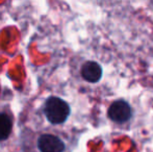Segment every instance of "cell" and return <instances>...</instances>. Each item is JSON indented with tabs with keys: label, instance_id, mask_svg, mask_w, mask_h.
I'll use <instances>...</instances> for the list:
<instances>
[{
	"label": "cell",
	"instance_id": "6da1fadb",
	"mask_svg": "<svg viewBox=\"0 0 153 152\" xmlns=\"http://www.w3.org/2000/svg\"><path fill=\"white\" fill-rule=\"evenodd\" d=\"M43 110L47 120L53 125H59L66 122L71 113L69 104L56 96H51L46 100Z\"/></svg>",
	"mask_w": 153,
	"mask_h": 152
},
{
	"label": "cell",
	"instance_id": "7a4b0ae2",
	"mask_svg": "<svg viewBox=\"0 0 153 152\" xmlns=\"http://www.w3.org/2000/svg\"><path fill=\"white\" fill-rule=\"evenodd\" d=\"M109 119L115 123L123 124L128 122L132 118L133 112L130 104L125 100H117L114 101L108 108L107 112Z\"/></svg>",
	"mask_w": 153,
	"mask_h": 152
},
{
	"label": "cell",
	"instance_id": "3957f363",
	"mask_svg": "<svg viewBox=\"0 0 153 152\" xmlns=\"http://www.w3.org/2000/svg\"><path fill=\"white\" fill-rule=\"evenodd\" d=\"M38 149L40 152H64L66 145L59 136L44 133L38 140Z\"/></svg>",
	"mask_w": 153,
	"mask_h": 152
},
{
	"label": "cell",
	"instance_id": "277c9868",
	"mask_svg": "<svg viewBox=\"0 0 153 152\" xmlns=\"http://www.w3.org/2000/svg\"><path fill=\"white\" fill-rule=\"evenodd\" d=\"M102 68L96 62H85L81 67V76L85 81L90 83L98 82L102 77Z\"/></svg>",
	"mask_w": 153,
	"mask_h": 152
},
{
	"label": "cell",
	"instance_id": "5b68a950",
	"mask_svg": "<svg viewBox=\"0 0 153 152\" xmlns=\"http://www.w3.org/2000/svg\"><path fill=\"white\" fill-rule=\"evenodd\" d=\"M13 129V120L8 115L0 113V142L10 136Z\"/></svg>",
	"mask_w": 153,
	"mask_h": 152
}]
</instances>
